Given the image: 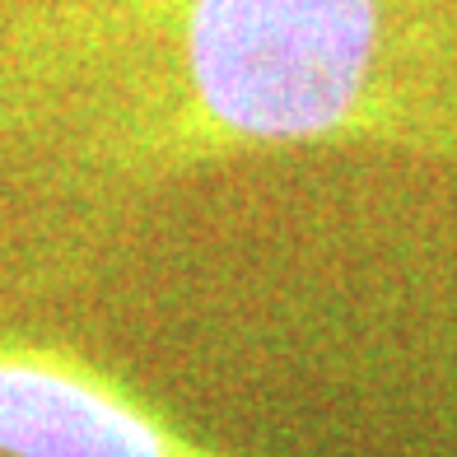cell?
<instances>
[{
	"label": "cell",
	"instance_id": "2",
	"mask_svg": "<svg viewBox=\"0 0 457 457\" xmlns=\"http://www.w3.org/2000/svg\"><path fill=\"white\" fill-rule=\"evenodd\" d=\"M0 457H234L71 345L0 337Z\"/></svg>",
	"mask_w": 457,
	"mask_h": 457
},
{
	"label": "cell",
	"instance_id": "1",
	"mask_svg": "<svg viewBox=\"0 0 457 457\" xmlns=\"http://www.w3.org/2000/svg\"><path fill=\"white\" fill-rule=\"evenodd\" d=\"M322 145L457 163V0L0 5V192L29 285L187 173Z\"/></svg>",
	"mask_w": 457,
	"mask_h": 457
}]
</instances>
